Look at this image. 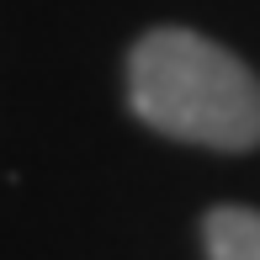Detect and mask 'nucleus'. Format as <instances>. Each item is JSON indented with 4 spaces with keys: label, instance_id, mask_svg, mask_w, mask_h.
Here are the masks:
<instances>
[{
    "label": "nucleus",
    "instance_id": "f257e3e1",
    "mask_svg": "<svg viewBox=\"0 0 260 260\" xmlns=\"http://www.w3.org/2000/svg\"><path fill=\"white\" fill-rule=\"evenodd\" d=\"M127 101L154 133L207 149L260 144V80L223 43L159 27L127 53Z\"/></svg>",
    "mask_w": 260,
    "mask_h": 260
},
{
    "label": "nucleus",
    "instance_id": "f03ea898",
    "mask_svg": "<svg viewBox=\"0 0 260 260\" xmlns=\"http://www.w3.org/2000/svg\"><path fill=\"white\" fill-rule=\"evenodd\" d=\"M207 260H260V212L255 207H212L202 223Z\"/></svg>",
    "mask_w": 260,
    "mask_h": 260
}]
</instances>
